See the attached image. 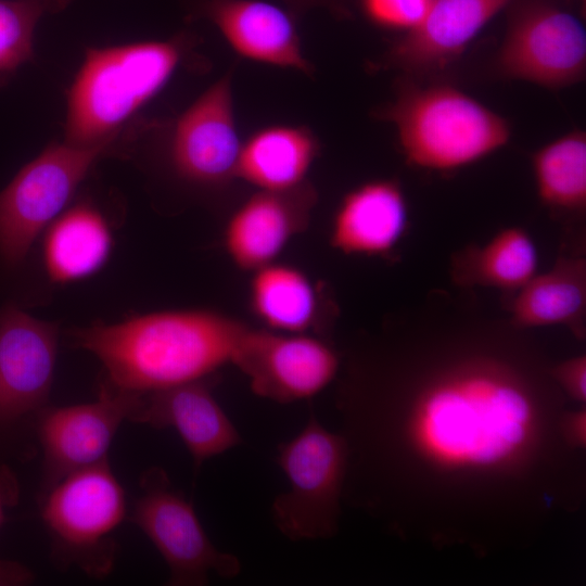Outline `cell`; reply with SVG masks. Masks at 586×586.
I'll return each mask as SVG.
<instances>
[{
	"instance_id": "obj_1",
	"label": "cell",
	"mask_w": 586,
	"mask_h": 586,
	"mask_svg": "<svg viewBox=\"0 0 586 586\" xmlns=\"http://www.w3.org/2000/svg\"><path fill=\"white\" fill-rule=\"evenodd\" d=\"M249 327L209 309H169L68 331L103 365V384L145 394L206 379L233 365Z\"/></svg>"
},
{
	"instance_id": "obj_2",
	"label": "cell",
	"mask_w": 586,
	"mask_h": 586,
	"mask_svg": "<svg viewBox=\"0 0 586 586\" xmlns=\"http://www.w3.org/2000/svg\"><path fill=\"white\" fill-rule=\"evenodd\" d=\"M421 431L442 457L492 464L525 442L531 402L515 380L494 368H466L433 384L422 397Z\"/></svg>"
},
{
	"instance_id": "obj_3",
	"label": "cell",
	"mask_w": 586,
	"mask_h": 586,
	"mask_svg": "<svg viewBox=\"0 0 586 586\" xmlns=\"http://www.w3.org/2000/svg\"><path fill=\"white\" fill-rule=\"evenodd\" d=\"M183 37L92 48L67 98L64 141L90 146L117 131L169 81L188 52Z\"/></svg>"
},
{
	"instance_id": "obj_4",
	"label": "cell",
	"mask_w": 586,
	"mask_h": 586,
	"mask_svg": "<svg viewBox=\"0 0 586 586\" xmlns=\"http://www.w3.org/2000/svg\"><path fill=\"white\" fill-rule=\"evenodd\" d=\"M377 116L395 127L409 164L433 170H451L484 158L511 135L504 117L443 84L402 81Z\"/></svg>"
},
{
	"instance_id": "obj_5",
	"label": "cell",
	"mask_w": 586,
	"mask_h": 586,
	"mask_svg": "<svg viewBox=\"0 0 586 586\" xmlns=\"http://www.w3.org/2000/svg\"><path fill=\"white\" fill-rule=\"evenodd\" d=\"M39 504L55 565L94 578L109 575L118 549L114 532L128 514L109 458L68 474L39 495Z\"/></svg>"
},
{
	"instance_id": "obj_6",
	"label": "cell",
	"mask_w": 586,
	"mask_h": 586,
	"mask_svg": "<svg viewBox=\"0 0 586 586\" xmlns=\"http://www.w3.org/2000/svg\"><path fill=\"white\" fill-rule=\"evenodd\" d=\"M347 460L344 437L327 430L313 411L304 429L278 446L277 463L290 488L275 498L271 517L283 536L298 542L335 534Z\"/></svg>"
},
{
	"instance_id": "obj_7",
	"label": "cell",
	"mask_w": 586,
	"mask_h": 586,
	"mask_svg": "<svg viewBox=\"0 0 586 586\" xmlns=\"http://www.w3.org/2000/svg\"><path fill=\"white\" fill-rule=\"evenodd\" d=\"M111 143L50 144L0 191V262L7 269L25 260L39 234L68 206Z\"/></svg>"
},
{
	"instance_id": "obj_8",
	"label": "cell",
	"mask_w": 586,
	"mask_h": 586,
	"mask_svg": "<svg viewBox=\"0 0 586 586\" xmlns=\"http://www.w3.org/2000/svg\"><path fill=\"white\" fill-rule=\"evenodd\" d=\"M139 486L140 494L127 518L164 558L169 569L168 585L203 586L212 573L224 578L240 574V560L214 546L192 502L173 485L164 469L145 470Z\"/></svg>"
},
{
	"instance_id": "obj_9",
	"label": "cell",
	"mask_w": 586,
	"mask_h": 586,
	"mask_svg": "<svg viewBox=\"0 0 586 586\" xmlns=\"http://www.w3.org/2000/svg\"><path fill=\"white\" fill-rule=\"evenodd\" d=\"M495 65L505 78L553 90L572 86L586 72L585 28L552 3L525 1L510 15Z\"/></svg>"
},
{
	"instance_id": "obj_10",
	"label": "cell",
	"mask_w": 586,
	"mask_h": 586,
	"mask_svg": "<svg viewBox=\"0 0 586 586\" xmlns=\"http://www.w3.org/2000/svg\"><path fill=\"white\" fill-rule=\"evenodd\" d=\"M233 365L259 397L281 404L310 399L335 377L339 357L308 333L247 329Z\"/></svg>"
},
{
	"instance_id": "obj_11",
	"label": "cell",
	"mask_w": 586,
	"mask_h": 586,
	"mask_svg": "<svg viewBox=\"0 0 586 586\" xmlns=\"http://www.w3.org/2000/svg\"><path fill=\"white\" fill-rule=\"evenodd\" d=\"M231 86L228 73L184 110L173 127L169 165L189 184L217 188L237 178L243 142L237 130Z\"/></svg>"
},
{
	"instance_id": "obj_12",
	"label": "cell",
	"mask_w": 586,
	"mask_h": 586,
	"mask_svg": "<svg viewBox=\"0 0 586 586\" xmlns=\"http://www.w3.org/2000/svg\"><path fill=\"white\" fill-rule=\"evenodd\" d=\"M138 397L102 383L92 403L41 409L37 413L43 451L39 495L68 474L106 459L118 428L129 420Z\"/></svg>"
},
{
	"instance_id": "obj_13",
	"label": "cell",
	"mask_w": 586,
	"mask_h": 586,
	"mask_svg": "<svg viewBox=\"0 0 586 586\" xmlns=\"http://www.w3.org/2000/svg\"><path fill=\"white\" fill-rule=\"evenodd\" d=\"M59 327L16 304L0 308V425L38 413L53 381Z\"/></svg>"
},
{
	"instance_id": "obj_14",
	"label": "cell",
	"mask_w": 586,
	"mask_h": 586,
	"mask_svg": "<svg viewBox=\"0 0 586 586\" xmlns=\"http://www.w3.org/2000/svg\"><path fill=\"white\" fill-rule=\"evenodd\" d=\"M317 203L307 180L289 190H257L231 214L222 244L240 269L254 271L276 262L288 243L303 232Z\"/></svg>"
},
{
	"instance_id": "obj_15",
	"label": "cell",
	"mask_w": 586,
	"mask_h": 586,
	"mask_svg": "<svg viewBox=\"0 0 586 586\" xmlns=\"http://www.w3.org/2000/svg\"><path fill=\"white\" fill-rule=\"evenodd\" d=\"M512 0H433L421 22L384 53L382 65L407 74L441 71Z\"/></svg>"
},
{
	"instance_id": "obj_16",
	"label": "cell",
	"mask_w": 586,
	"mask_h": 586,
	"mask_svg": "<svg viewBox=\"0 0 586 586\" xmlns=\"http://www.w3.org/2000/svg\"><path fill=\"white\" fill-rule=\"evenodd\" d=\"M206 380L141 394L129 418L157 429L173 428L192 456L195 471L205 460L242 443Z\"/></svg>"
},
{
	"instance_id": "obj_17",
	"label": "cell",
	"mask_w": 586,
	"mask_h": 586,
	"mask_svg": "<svg viewBox=\"0 0 586 586\" xmlns=\"http://www.w3.org/2000/svg\"><path fill=\"white\" fill-rule=\"evenodd\" d=\"M204 13L241 56L313 74L289 10L263 0H207Z\"/></svg>"
},
{
	"instance_id": "obj_18",
	"label": "cell",
	"mask_w": 586,
	"mask_h": 586,
	"mask_svg": "<svg viewBox=\"0 0 586 586\" xmlns=\"http://www.w3.org/2000/svg\"><path fill=\"white\" fill-rule=\"evenodd\" d=\"M408 225V205L399 184L390 179L365 182L341 200L330 228V244L346 255L391 252Z\"/></svg>"
},
{
	"instance_id": "obj_19",
	"label": "cell",
	"mask_w": 586,
	"mask_h": 586,
	"mask_svg": "<svg viewBox=\"0 0 586 586\" xmlns=\"http://www.w3.org/2000/svg\"><path fill=\"white\" fill-rule=\"evenodd\" d=\"M41 257L52 284H71L97 273L109 260L113 232L90 201L67 206L42 232Z\"/></svg>"
},
{
	"instance_id": "obj_20",
	"label": "cell",
	"mask_w": 586,
	"mask_h": 586,
	"mask_svg": "<svg viewBox=\"0 0 586 586\" xmlns=\"http://www.w3.org/2000/svg\"><path fill=\"white\" fill-rule=\"evenodd\" d=\"M319 151L317 136L306 126L265 127L242 144L237 178L257 190H289L307 181Z\"/></svg>"
},
{
	"instance_id": "obj_21",
	"label": "cell",
	"mask_w": 586,
	"mask_h": 586,
	"mask_svg": "<svg viewBox=\"0 0 586 586\" xmlns=\"http://www.w3.org/2000/svg\"><path fill=\"white\" fill-rule=\"evenodd\" d=\"M508 309L521 328L562 324L581 336L586 314V262L562 256L515 291Z\"/></svg>"
},
{
	"instance_id": "obj_22",
	"label": "cell",
	"mask_w": 586,
	"mask_h": 586,
	"mask_svg": "<svg viewBox=\"0 0 586 586\" xmlns=\"http://www.w3.org/2000/svg\"><path fill=\"white\" fill-rule=\"evenodd\" d=\"M249 298L265 329L282 333H307L319 316V292L300 268L270 263L254 271Z\"/></svg>"
},
{
	"instance_id": "obj_23",
	"label": "cell",
	"mask_w": 586,
	"mask_h": 586,
	"mask_svg": "<svg viewBox=\"0 0 586 586\" xmlns=\"http://www.w3.org/2000/svg\"><path fill=\"white\" fill-rule=\"evenodd\" d=\"M538 252L530 234L517 227L501 230L484 245L456 254L451 276L461 285L518 291L535 275Z\"/></svg>"
},
{
	"instance_id": "obj_24",
	"label": "cell",
	"mask_w": 586,
	"mask_h": 586,
	"mask_svg": "<svg viewBox=\"0 0 586 586\" xmlns=\"http://www.w3.org/2000/svg\"><path fill=\"white\" fill-rule=\"evenodd\" d=\"M532 167L539 200L556 211L586 205V135L570 131L537 150Z\"/></svg>"
},
{
	"instance_id": "obj_25",
	"label": "cell",
	"mask_w": 586,
	"mask_h": 586,
	"mask_svg": "<svg viewBox=\"0 0 586 586\" xmlns=\"http://www.w3.org/2000/svg\"><path fill=\"white\" fill-rule=\"evenodd\" d=\"M48 10L42 0H0V73L33 58L35 27Z\"/></svg>"
},
{
	"instance_id": "obj_26",
	"label": "cell",
	"mask_w": 586,
	"mask_h": 586,
	"mask_svg": "<svg viewBox=\"0 0 586 586\" xmlns=\"http://www.w3.org/2000/svg\"><path fill=\"white\" fill-rule=\"evenodd\" d=\"M433 0H360L365 15L375 25L406 33L424 17Z\"/></svg>"
},
{
	"instance_id": "obj_27",
	"label": "cell",
	"mask_w": 586,
	"mask_h": 586,
	"mask_svg": "<svg viewBox=\"0 0 586 586\" xmlns=\"http://www.w3.org/2000/svg\"><path fill=\"white\" fill-rule=\"evenodd\" d=\"M556 377L574 398H585L586 360L584 356L572 358L556 370Z\"/></svg>"
},
{
	"instance_id": "obj_28",
	"label": "cell",
	"mask_w": 586,
	"mask_h": 586,
	"mask_svg": "<svg viewBox=\"0 0 586 586\" xmlns=\"http://www.w3.org/2000/svg\"><path fill=\"white\" fill-rule=\"evenodd\" d=\"M20 498V484L14 472L0 464V526L5 521L7 509L15 506Z\"/></svg>"
},
{
	"instance_id": "obj_29",
	"label": "cell",
	"mask_w": 586,
	"mask_h": 586,
	"mask_svg": "<svg viewBox=\"0 0 586 586\" xmlns=\"http://www.w3.org/2000/svg\"><path fill=\"white\" fill-rule=\"evenodd\" d=\"M288 10L294 15H301L310 9L323 7L333 12L344 11V0H282Z\"/></svg>"
},
{
	"instance_id": "obj_30",
	"label": "cell",
	"mask_w": 586,
	"mask_h": 586,
	"mask_svg": "<svg viewBox=\"0 0 586 586\" xmlns=\"http://www.w3.org/2000/svg\"><path fill=\"white\" fill-rule=\"evenodd\" d=\"M33 573L25 566L13 562H0V584L30 583Z\"/></svg>"
},
{
	"instance_id": "obj_31",
	"label": "cell",
	"mask_w": 586,
	"mask_h": 586,
	"mask_svg": "<svg viewBox=\"0 0 586 586\" xmlns=\"http://www.w3.org/2000/svg\"><path fill=\"white\" fill-rule=\"evenodd\" d=\"M584 416H577L573 418L570 424V434H572L578 442H582V437H584Z\"/></svg>"
},
{
	"instance_id": "obj_32",
	"label": "cell",
	"mask_w": 586,
	"mask_h": 586,
	"mask_svg": "<svg viewBox=\"0 0 586 586\" xmlns=\"http://www.w3.org/2000/svg\"><path fill=\"white\" fill-rule=\"evenodd\" d=\"M49 7V9H58V7L65 3L66 0H42Z\"/></svg>"
}]
</instances>
